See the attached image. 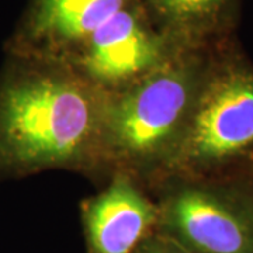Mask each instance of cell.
<instances>
[{
    "instance_id": "7a4b0ae2",
    "label": "cell",
    "mask_w": 253,
    "mask_h": 253,
    "mask_svg": "<svg viewBox=\"0 0 253 253\" xmlns=\"http://www.w3.org/2000/svg\"><path fill=\"white\" fill-rule=\"evenodd\" d=\"M210 68L199 58L161 63L107 106L104 142L129 161L170 154Z\"/></svg>"
},
{
    "instance_id": "277c9868",
    "label": "cell",
    "mask_w": 253,
    "mask_h": 253,
    "mask_svg": "<svg viewBox=\"0 0 253 253\" xmlns=\"http://www.w3.org/2000/svg\"><path fill=\"white\" fill-rule=\"evenodd\" d=\"M165 224L196 253H253V212L224 190L186 187L168 201Z\"/></svg>"
},
{
    "instance_id": "52a82bcc",
    "label": "cell",
    "mask_w": 253,
    "mask_h": 253,
    "mask_svg": "<svg viewBox=\"0 0 253 253\" xmlns=\"http://www.w3.org/2000/svg\"><path fill=\"white\" fill-rule=\"evenodd\" d=\"M126 0H34L13 42V54H34L41 45L86 42L124 7Z\"/></svg>"
},
{
    "instance_id": "3957f363",
    "label": "cell",
    "mask_w": 253,
    "mask_h": 253,
    "mask_svg": "<svg viewBox=\"0 0 253 253\" xmlns=\"http://www.w3.org/2000/svg\"><path fill=\"white\" fill-rule=\"evenodd\" d=\"M253 155V69L229 59L208 69L170 156L174 168L207 172Z\"/></svg>"
},
{
    "instance_id": "5b68a950",
    "label": "cell",
    "mask_w": 253,
    "mask_h": 253,
    "mask_svg": "<svg viewBox=\"0 0 253 253\" xmlns=\"http://www.w3.org/2000/svg\"><path fill=\"white\" fill-rule=\"evenodd\" d=\"M161 41L126 6L86 41L83 66L96 83L136 82L162 63Z\"/></svg>"
},
{
    "instance_id": "6da1fadb",
    "label": "cell",
    "mask_w": 253,
    "mask_h": 253,
    "mask_svg": "<svg viewBox=\"0 0 253 253\" xmlns=\"http://www.w3.org/2000/svg\"><path fill=\"white\" fill-rule=\"evenodd\" d=\"M106 114L87 83L13 54L0 76V177L78 163L104 142Z\"/></svg>"
},
{
    "instance_id": "8992f818",
    "label": "cell",
    "mask_w": 253,
    "mask_h": 253,
    "mask_svg": "<svg viewBox=\"0 0 253 253\" xmlns=\"http://www.w3.org/2000/svg\"><path fill=\"white\" fill-rule=\"evenodd\" d=\"M84 225L93 253H132L158 219L154 204L124 177L86 204Z\"/></svg>"
},
{
    "instance_id": "9c48e42d",
    "label": "cell",
    "mask_w": 253,
    "mask_h": 253,
    "mask_svg": "<svg viewBox=\"0 0 253 253\" xmlns=\"http://www.w3.org/2000/svg\"><path fill=\"white\" fill-rule=\"evenodd\" d=\"M141 253H196L190 251L184 245L172 239H158L154 242H148L142 248Z\"/></svg>"
},
{
    "instance_id": "ba28073f",
    "label": "cell",
    "mask_w": 253,
    "mask_h": 253,
    "mask_svg": "<svg viewBox=\"0 0 253 253\" xmlns=\"http://www.w3.org/2000/svg\"><path fill=\"white\" fill-rule=\"evenodd\" d=\"M155 11L180 36L203 38L226 23L235 0H151Z\"/></svg>"
}]
</instances>
